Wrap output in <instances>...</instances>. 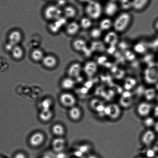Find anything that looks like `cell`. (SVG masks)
I'll return each instance as SVG.
<instances>
[{"label":"cell","instance_id":"cell-1","mask_svg":"<svg viewBox=\"0 0 158 158\" xmlns=\"http://www.w3.org/2000/svg\"><path fill=\"white\" fill-rule=\"evenodd\" d=\"M132 21V16L128 12L119 14L113 21V27L117 33L125 31L129 27Z\"/></svg>","mask_w":158,"mask_h":158},{"label":"cell","instance_id":"cell-2","mask_svg":"<svg viewBox=\"0 0 158 158\" xmlns=\"http://www.w3.org/2000/svg\"><path fill=\"white\" fill-rule=\"evenodd\" d=\"M85 11L87 17L92 20H97L103 13V6L98 0H92L86 4Z\"/></svg>","mask_w":158,"mask_h":158},{"label":"cell","instance_id":"cell-3","mask_svg":"<svg viewBox=\"0 0 158 158\" xmlns=\"http://www.w3.org/2000/svg\"><path fill=\"white\" fill-rule=\"evenodd\" d=\"M62 9L56 5H51L46 7L44 10V16L49 20H56L61 17Z\"/></svg>","mask_w":158,"mask_h":158},{"label":"cell","instance_id":"cell-4","mask_svg":"<svg viewBox=\"0 0 158 158\" xmlns=\"http://www.w3.org/2000/svg\"><path fill=\"white\" fill-rule=\"evenodd\" d=\"M119 7V4L115 0H109L103 6V13L108 18L112 17L117 14Z\"/></svg>","mask_w":158,"mask_h":158},{"label":"cell","instance_id":"cell-5","mask_svg":"<svg viewBox=\"0 0 158 158\" xmlns=\"http://www.w3.org/2000/svg\"><path fill=\"white\" fill-rule=\"evenodd\" d=\"M104 112L105 115L108 116L110 118L115 119L120 115L121 111L118 105L113 104L106 106Z\"/></svg>","mask_w":158,"mask_h":158},{"label":"cell","instance_id":"cell-6","mask_svg":"<svg viewBox=\"0 0 158 158\" xmlns=\"http://www.w3.org/2000/svg\"><path fill=\"white\" fill-rule=\"evenodd\" d=\"M60 101L63 106L70 108L74 106L76 102L75 96L68 93L62 94L60 97Z\"/></svg>","mask_w":158,"mask_h":158},{"label":"cell","instance_id":"cell-7","mask_svg":"<svg viewBox=\"0 0 158 158\" xmlns=\"http://www.w3.org/2000/svg\"><path fill=\"white\" fill-rule=\"evenodd\" d=\"M45 136L44 134L40 132H37L31 135L29 139V143L32 147H36L42 145Z\"/></svg>","mask_w":158,"mask_h":158},{"label":"cell","instance_id":"cell-8","mask_svg":"<svg viewBox=\"0 0 158 158\" xmlns=\"http://www.w3.org/2000/svg\"><path fill=\"white\" fill-rule=\"evenodd\" d=\"M151 0H131V7L136 11L145 10L149 4Z\"/></svg>","mask_w":158,"mask_h":158},{"label":"cell","instance_id":"cell-9","mask_svg":"<svg viewBox=\"0 0 158 158\" xmlns=\"http://www.w3.org/2000/svg\"><path fill=\"white\" fill-rule=\"evenodd\" d=\"M152 108L151 104L148 102H141L138 106L137 113L139 116L142 117H146L150 114Z\"/></svg>","mask_w":158,"mask_h":158},{"label":"cell","instance_id":"cell-10","mask_svg":"<svg viewBox=\"0 0 158 158\" xmlns=\"http://www.w3.org/2000/svg\"><path fill=\"white\" fill-rule=\"evenodd\" d=\"M22 39V34L18 30H14L9 35V43L14 46L18 45Z\"/></svg>","mask_w":158,"mask_h":158},{"label":"cell","instance_id":"cell-11","mask_svg":"<svg viewBox=\"0 0 158 158\" xmlns=\"http://www.w3.org/2000/svg\"><path fill=\"white\" fill-rule=\"evenodd\" d=\"M42 62L44 66L48 69L54 68L57 65L58 63L56 58L52 55L44 56Z\"/></svg>","mask_w":158,"mask_h":158},{"label":"cell","instance_id":"cell-12","mask_svg":"<svg viewBox=\"0 0 158 158\" xmlns=\"http://www.w3.org/2000/svg\"><path fill=\"white\" fill-rule=\"evenodd\" d=\"M66 141L63 138H56L53 141L52 147L53 150L56 152H60L63 151L65 148Z\"/></svg>","mask_w":158,"mask_h":158},{"label":"cell","instance_id":"cell-13","mask_svg":"<svg viewBox=\"0 0 158 158\" xmlns=\"http://www.w3.org/2000/svg\"><path fill=\"white\" fill-rule=\"evenodd\" d=\"M156 138V135L152 130H148L143 135L142 141L143 143L146 146H149L152 143Z\"/></svg>","mask_w":158,"mask_h":158},{"label":"cell","instance_id":"cell-14","mask_svg":"<svg viewBox=\"0 0 158 158\" xmlns=\"http://www.w3.org/2000/svg\"><path fill=\"white\" fill-rule=\"evenodd\" d=\"M98 66L96 63L93 61L87 62L84 67V71L87 76L91 77L97 71Z\"/></svg>","mask_w":158,"mask_h":158},{"label":"cell","instance_id":"cell-15","mask_svg":"<svg viewBox=\"0 0 158 158\" xmlns=\"http://www.w3.org/2000/svg\"><path fill=\"white\" fill-rule=\"evenodd\" d=\"M82 70V67L79 63L72 64L69 68L68 73L70 77H77L79 76Z\"/></svg>","mask_w":158,"mask_h":158},{"label":"cell","instance_id":"cell-16","mask_svg":"<svg viewBox=\"0 0 158 158\" xmlns=\"http://www.w3.org/2000/svg\"><path fill=\"white\" fill-rule=\"evenodd\" d=\"M117 33L115 31L109 32L104 38V42L110 45L114 44L117 43L118 37Z\"/></svg>","mask_w":158,"mask_h":158},{"label":"cell","instance_id":"cell-17","mask_svg":"<svg viewBox=\"0 0 158 158\" xmlns=\"http://www.w3.org/2000/svg\"><path fill=\"white\" fill-rule=\"evenodd\" d=\"M113 27V21L110 18H105L99 22V27L102 31L110 30Z\"/></svg>","mask_w":158,"mask_h":158},{"label":"cell","instance_id":"cell-18","mask_svg":"<svg viewBox=\"0 0 158 158\" xmlns=\"http://www.w3.org/2000/svg\"><path fill=\"white\" fill-rule=\"evenodd\" d=\"M82 111L79 107L73 106L70 108L69 111V116L72 120L77 121L82 116Z\"/></svg>","mask_w":158,"mask_h":158},{"label":"cell","instance_id":"cell-19","mask_svg":"<svg viewBox=\"0 0 158 158\" xmlns=\"http://www.w3.org/2000/svg\"><path fill=\"white\" fill-rule=\"evenodd\" d=\"M80 24L76 22L70 23L67 26L66 31L68 34L73 36L77 34L79 31L80 28Z\"/></svg>","mask_w":158,"mask_h":158},{"label":"cell","instance_id":"cell-20","mask_svg":"<svg viewBox=\"0 0 158 158\" xmlns=\"http://www.w3.org/2000/svg\"><path fill=\"white\" fill-rule=\"evenodd\" d=\"M90 106L93 110L98 112H104L106 107L103 103L98 99L92 100L90 102Z\"/></svg>","mask_w":158,"mask_h":158},{"label":"cell","instance_id":"cell-21","mask_svg":"<svg viewBox=\"0 0 158 158\" xmlns=\"http://www.w3.org/2000/svg\"><path fill=\"white\" fill-rule=\"evenodd\" d=\"M11 52L13 57L17 60L22 59L24 55V50L22 48L18 45L14 47Z\"/></svg>","mask_w":158,"mask_h":158},{"label":"cell","instance_id":"cell-22","mask_svg":"<svg viewBox=\"0 0 158 158\" xmlns=\"http://www.w3.org/2000/svg\"><path fill=\"white\" fill-rule=\"evenodd\" d=\"M73 46L75 50L77 51H84L87 48V44L82 39H77L74 41Z\"/></svg>","mask_w":158,"mask_h":158},{"label":"cell","instance_id":"cell-23","mask_svg":"<svg viewBox=\"0 0 158 158\" xmlns=\"http://www.w3.org/2000/svg\"><path fill=\"white\" fill-rule=\"evenodd\" d=\"M63 12L66 17L69 19L74 18L77 13L76 9L72 6H66Z\"/></svg>","mask_w":158,"mask_h":158},{"label":"cell","instance_id":"cell-24","mask_svg":"<svg viewBox=\"0 0 158 158\" xmlns=\"http://www.w3.org/2000/svg\"><path fill=\"white\" fill-rule=\"evenodd\" d=\"M31 57L35 62H38L42 61L44 57V53L40 49L38 48L34 49L31 52Z\"/></svg>","mask_w":158,"mask_h":158},{"label":"cell","instance_id":"cell-25","mask_svg":"<svg viewBox=\"0 0 158 158\" xmlns=\"http://www.w3.org/2000/svg\"><path fill=\"white\" fill-rule=\"evenodd\" d=\"M53 113L51 110H41L40 113V119L43 122H48L52 118Z\"/></svg>","mask_w":158,"mask_h":158},{"label":"cell","instance_id":"cell-26","mask_svg":"<svg viewBox=\"0 0 158 158\" xmlns=\"http://www.w3.org/2000/svg\"><path fill=\"white\" fill-rule=\"evenodd\" d=\"M52 131L53 134L59 136H62L65 133V128L60 124H56L53 125Z\"/></svg>","mask_w":158,"mask_h":158},{"label":"cell","instance_id":"cell-27","mask_svg":"<svg viewBox=\"0 0 158 158\" xmlns=\"http://www.w3.org/2000/svg\"><path fill=\"white\" fill-rule=\"evenodd\" d=\"M74 81L71 77L65 78L61 83L62 88L66 90L71 89L74 87Z\"/></svg>","mask_w":158,"mask_h":158},{"label":"cell","instance_id":"cell-28","mask_svg":"<svg viewBox=\"0 0 158 158\" xmlns=\"http://www.w3.org/2000/svg\"><path fill=\"white\" fill-rule=\"evenodd\" d=\"M93 25L92 20L88 17H84L81 19L80 26L84 30H88L92 27Z\"/></svg>","mask_w":158,"mask_h":158},{"label":"cell","instance_id":"cell-29","mask_svg":"<svg viewBox=\"0 0 158 158\" xmlns=\"http://www.w3.org/2000/svg\"><path fill=\"white\" fill-rule=\"evenodd\" d=\"M102 31L98 27H94L90 30V35L93 39H98L101 37L102 35Z\"/></svg>","mask_w":158,"mask_h":158},{"label":"cell","instance_id":"cell-30","mask_svg":"<svg viewBox=\"0 0 158 158\" xmlns=\"http://www.w3.org/2000/svg\"><path fill=\"white\" fill-rule=\"evenodd\" d=\"M41 110H50L52 105V102L50 99L44 100L41 103Z\"/></svg>","mask_w":158,"mask_h":158},{"label":"cell","instance_id":"cell-31","mask_svg":"<svg viewBox=\"0 0 158 158\" xmlns=\"http://www.w3.org/2000/svg\"><path fill=\"white\" fill-rule=\"evenodd\" d=\"M9 65L7 61L4 58L0 57V72L6 71L8 69Z\"/></svg>","mask_w":158,"mask_h":158},{"label":"cell","instance_id":"cell-32","mask_svg":"<svg viewBox=\"0 0 158 158\" xmlns=\"http://www.w3.org/2000/svg\"><path fill=\"white\" fill-rule=\"evenodd\" d=\"M117 2L119 6H121L131 7V0H115Z\"/></svg>","mask_w":158,"mask_h":158},{"label":"cell","instance_id":"cell-33","mask_svg":"<svg viewBox=\"0 0 158 158\" xmlns=\"http://www.w3.org/2000/svg\"><path fill=\"white\" fill-rule=\"evenodd\" d=\"M156 96V92L153 89L147 90L145 93V97L148 100H151L154 99Z\"/></svg>","mask_w":158,"mask_h":158},{"label":"cell","instance_id":"cell-34","mask_svg":"<svg viewBox=\"0 0 158 158\" xmlns=\"http://www.w3.org/2000/svg\"><path fill=\"white\" fill-rule=\"evenodd\" d=\"M131 101L130 99V96H123L122 100H121V104H122L123 106H129L131 103Z\"/></svg>","mask_w":158,"mask_h":158},{"label":"cell","instance_id":"cell-35","mask_svg":"<svg viewBox=\"0 0 158 158\" xmlns=\"http://www.w3.org/2000/svg\"><path fill=\"white\" fill-rule=\"evenodd\" d=\"M144 124L146 127H150L155 125L154 119L152 118L148 117L145 119L144 121Z\"/></svg>","mask_w":158,"mask_h":158},{"label":"cell","instance_id":"cell-36","mask_svg":"<svg viewBox=\"0 0 158 158\" xmlns=\"http://www.w3.org/2000/svg\"><path fill=\"white\" fill-rule=\"evenodd\" d=\"M50 28L51 31L54 33H58V32H59V31L60 30V29H59V27L56 26L54 23L51 24L50 26Z\"/></svg>","mask_w":158,"mask_h":158},{"label":"cell","instance_id":"cell-37","mask_svg":"<svg viewBox=\"0 0 158 158\" xmlns=\"http://www.w3.org/2000/svg\"><path fill=\"white\" fill-rule=\"evenodd\" d=\"M66 0H58L56 5L61 8V7H63L66 5Z\"/></svg>","mask_w":158,"mask_h":158},{"label":"cell","instance_id":"cell-38","mask_svg":"<svg viewBox=\"0 0 158 158\" xmlns=\"http://www.w3.org/2000/svg\"><path fill=\"white\" fill-rule=\"evenodd\" d=\"M14 158H27L25 155L22 153H18L15 155Z\"/></svg>","mask_w":158,"mask_h":158},{"label":"cell","instance_id":"cell-39","mask_svg":"<svg viewBox=\"0 0 158 158\" xmlns=\"http://www.w3.org/2000/svg\"><path fill=\"white\" fill-rule=\"evenodd\" d=\"M154 116L158 118V105L155 108L154 111Z\"/></svg>","mask_w":158,"mask_h":158},{"label":"cell","instance_id":"cell-40","mask_svg":"<svg viewBox=\"0 0 158 158\" xmlns=\"http://www.w3.org/2000/svg\"><path fill=\"white\" fill-rule=\"evenodd\" d=\"M78 1L81 3H82L87 4L89 2H90V1H92V0H78Z\"/></svg>","mask_w":158,"mask_h":158},{"label":"cell","instance_id":"cell-41","mask_svg":"<svg viewBox=\"0 0 158 158\" xmlns=\"http://www.w3.org/2000/svg\"><path fill=\"white\" fill-rule=\"evenodd\" d=\"M154 156V153H153V152L152 151H149L148 152V156H149V157H152V156Z\"/></svg>","mask_w":158,"mask_h":158},{"label":"cell","instance_id":"cell-42","mask_svg":"<svg viewBox=\"0 0 158 158\" xmlns=\"http://www.w3.org/2000/svg\"><path fill=\"white\" fill-rule=\"evenodd\" d=\"M154 128L156 131L158 133V122H156L154 125Z\"/></svg>","mask_w":158,"mask_h":158},{"label":"cell","instance_id":"cell-43","mask_svg":"<svg viewBox=\"0 0 158 158\" xmlns=\"http://www.w3.org/2000/svg\"><path fill=\"white\" fill-rule=\"evenodd\" d=\"M50 158V157H48V156H44V158Z\"/></svg>","mask_w":158,"mask_h":158},{"label":"cell","instance_id":"cell-44","mask_svg":"<svg viewBox=\"0 0 158 158\" xmlns=\"http://www.w3.org/2000/svg\"><path fill=\"white\" fill-rule=\"evenodd\" d=\"M98 1H100L101 0H98ZM102 1H109V0H102Z\"/></svg>","mask_w":158,"mask_h":158},{"label":"cell","instance_id":"cell-45","mask_svg":"<svg viewBox=\"0 0 158 158\" xmlns=\"http://www.w3.org/2000/svg\"><path fill=\"white\" fill-rule=\"evenodd\" d=\"M0 158H6L5 157H2V156H0Z\"/></svg>","mask_w":158,"mask_h":158},{"label":"cell","instance_id":"cell-46","mask_svg":"<svg viewBox=\"0 0 158 158\" xmlns=\"http://www.w3.org/2000/svg\"><path fill=\"white\" fill-rule=\"evenodd\" d=\"M44 1H51V0H44Z\"/></svg>","mask_w":158,"mask_h":158},{"label":"cell","instance_id":"cell-47","mask_svg":"<svg viewBox=\"0 0 158 158\" xmlns=\"http://www.w3.org/2000/svg\"><path fill=\"white\" fill-rule=\"evenodd\" d=\"M143 158V157H139V158Z\"/></svg>","mask_w":158,"mask_h":158}]
</instances>
